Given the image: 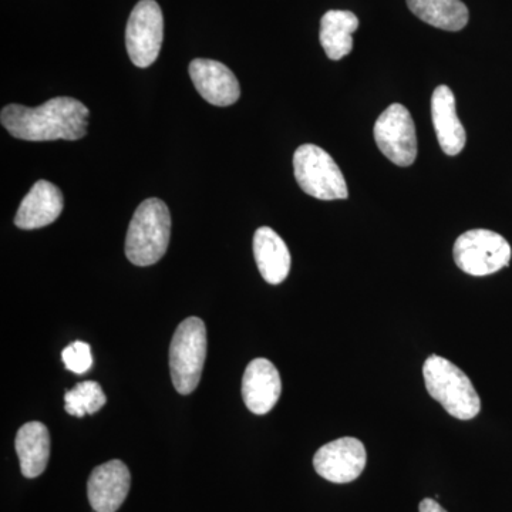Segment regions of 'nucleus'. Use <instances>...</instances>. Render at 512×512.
<instances>
[{
	"label": "nucleus",
	"instance_id": "f257e3e1",
	"mask_svg": "<svg viewBox=\"0 0 512 512\" xmlns=\"http://www.w3.org/2000/svg\"><path fill=\"white\" fill-rule=\"evenodd\" d=\"M90 111L82 101L56 97L42 106L9 104L0 114L10 136L26 141L80 140L87 134Z\"/></svg>",
	"mask_w": 512,
	"mask_h": 512
},
{
	"label": "nucleus",
	"instance_id": "f03ea898",
	"mask_svg": "<svg viewBox=\"0 0 512 512\" xmlns=\"http://www.w3.org/2000/svg\"><path fill=\"white\" fill-rule=\"evenodd\" d=\"M423 377L427 392L450 416L464 421L478 416L481 400L476 387L450 360L430 356L424 362Z\"/></svg>",
	"mask_w": 512,
	"mask_h": 512
},
{
	"label": "nucleus",
	"instance_id": "7ed1b4c3",
	"mask_svg": "<svg viewBox=\"0 0 512 512\" xmlns=\"http://www.w3.org/2000/svg\"><path fill=\"white\" fill-rule=\"evenodd\" d=\"M171 237V215L158 198L141 202L128 227L126 255L131 264H157L167 252Z\"/></svg>",
	"mask_w": 512,
	"mask_h": 512
},
{
	"label": "nucleus",
	"instance_id": "20e7f679",
	"mask_svg": "<svg viewBox=\"0 0 512 512\" xmlns=\"http://www.w3.org/2000/svg\"><path fill=\"white\" fill-rule=\"evenodd\" d=\"M207 357V329L200 318H187L175 330L170 346L171 379L180 394H190L200 383Z\"/></svg>",
	"mask_w": 512,
	"mask_h": 512
},
{
	"label": "nucleus",
	"instance_id": "39448f33",
	"mask_svg": "<svg viewBox=\"0 0 512 512\" xmlns=\"http://www.w3.org/2000/svg\"><path fill=\"white\" fill-rule=\"evenodd\" d=\"M293 171L303 192L323 201L346 200L348 185L329 153L315 144H303L293 156Z\"/></svg>",
	"mask_w": 512,
	"mask_h": 512
},
{
	"label": "nucleus",
	"instance_id": "423d86ee",
	"mask_svg": "<svg viewBox=\"0 0 512 512\" xmlns=\"http://www.w3.org/2000/svg\"><path fill=\"white\" fill-rule=\"evenodd\" d=\"M453 255L461 271L473 276H487L510 265L512 251L507 239L497 232L471 229L457 238Z\"/></svg>",
	"mask_w": 512,
	"mask_h": 512
},
{
	"label": "nucleus",
	"instance_id": "0eeeda50",
	"mask_svg": "<svg viewBox=\"0 0 512 512\" xmlns=\"http://www.w3.org/2000/svg\"><path fill=\"white\" fill-rule=\"evenodd\" d=\"M164 19L156 0H141L131 12L126 29V46L131 62L150 67L163 46Z\"/></svg>",
	"mask_w": 512,
	"mask_h": 512
},
{
	"label": "nucleus",
	"instance_id": "6e6552de",
	"mask_svg": "<svg viewBox=\"0 0 512 512\" xmlns=\"http://www.w3.org/2000/svg\"><path fill=\"white\" fill-rule=\"evenodd\" d=\"M375 140L384 156L399 167H410L417 158V134L412 114L402 104H392L375 124Z\"/></svg>",
	"mask_w": 512,
	"mask_h": 512
},
{
	"label": "nucleus",
	"instance_id": "1a4fd4ad",
	"mask_svg": "<svg viewBox=\"0 0 512 512\" xmlns=\"http://www.w3.org/2000/svg\"><path fill=\"white\" fill-rule=\"evenodd\" d=\"M367 461L366 448L355 437H342L316 451L313 467L330 483L348 484L360 477Z\"/></svg>",
	"mask_w": 512,
	"mask_h": 512
},
{
	"label": "nucleus",
	"instance_id": "9d476101",
	"mask_svg": "<svg viewBox=\"0 0 512 512\" xmlns=\"http://www.w3.org/2000/svg\"><path fill=\"white\" fill-rule=\"evenodd\" d=\"M131 476L126 464L111 460L94 468L87 483V495L96 512H116L130 491Z\"/></svg>",
	"mask_w": 512,
	"mask_h": 512
},
{
	"label": "nucleus",
	"instance_id": "9b49d317",
	"mask_svg": "<svg viewBox=\"0 0 512 512\" xmlns=\"http://www.w3.org/2000/svg\"><path fill=\"white\" fill-rule=\"evenodd\" d=\"M190 76L202 99L214 106H231L241 96V87L235 74L225 64L215 60H192Z\"/></svg>",
	"mask_w": 512,
	"mask_h": 512
},
{
	"label": "nucleus",
	"instance_id": "f8f14e48",
	"mask_svg": "<svg viewBox=\"0 0 512 512\" xmlns=\"http://www.w3.org/2000/svg\"><path fill=\"white\" fill-rule=\"evenodd\" d=\"M282 393V380L274 363L255 359L242 377V397L252 413L262 416L271 412Z\"/></svg>",
	"mask_w": 512,
	"mask_h": 512
},
{
	"label": "nucleus",
	"instance_id": "ddd939ff",
	"mask_svg": "<svg viewBox=\"0 0 512 512\" xmlns=\"http://www.w3.org/2000/svg\"><path fill=\"white\" fill-rule=\"evenodd\" d=\"M64 208L63 192L55 184L39 180L23 198L15 217L16 227L37 229L47 227L60 217Z\"/></svg>",
	"mask_w": 512,
	"mask_h": 512
},
{
	"label": "nucleus",
	"instance_id": "4468645a",
	"mask_svg": "<svg viewBox=\"0 0 512 512\" xmlns=\"http://www.w3.org/2000/svg\"><path fill=\"white\" fill-rule=\"evenodd\" d=\"M431 119L441 150L447 156H458L466 147V130L457 116L456 97L450 87L439 86L431 97Z\"/></svg>",
	"mask_w": 512,
	"mask_h": 512
},
{
	"label": "nucleus",
	"instance_id": "2eb2a0df",
	"mask_svg": "<svg viewBox=\"0 0 512 512\" xmlns=\"http://www.w3.org/2000/svg\"><path fill=\"white\" fill-rule=\"evenodd\" d=\"M254 255L262 278L268 284L279 285L291 271V252L284 239L274 229L261 227L254 235Z\"/></svg>",
	"mask_w": 512,
	"mask_h": 512
},
{
	"label": "nucleus",
	"instance_id": "dca6fc26",
	"mask_svg": "<svg viewBox=\"0 0 512 512\" xmlns=\"http://www.w3.org/2000/svg\"><path fill=\"white\" fill-rule=\"evenodd\" d=\"M16 453L20 470L26 478H36L45 473L50 457V434L45 424L30 421L16 434Z\"/></svg>",
	"mask_w": 512,
	"mask_h": 512
},
{
	"label": "nucleus",
	"instance_id": "f3484780",
	"mask_svg": "<svg viewBox=\"0 0 512 512\" xmlns=\"http://www.w3.org/2000/svg\"><path fill=\"white\" fill-rule=\"evenodd\" d=\"M359 28V19L349 10H329L320 20V45L326 56L340 60L353 49V33Z\"/></svg>",
	"mask_w": 512,
	"mask_h": 512
},
{
	"label": "nucleus",
	"instance_id": "a211bd4d",
	"mask_svg": "<svg viewBox=\"0 0 512 512\" xmlns=\"http://www.w3.org/2000/svg\"><path fill=\"white\" fill-rule=\"evenodd\" d=\"M417 18L434 28L458 32L466 28L468 9L461 0H407Z\"/></svg>",
	"mask_w": 512,
	"mask_h": 512
},
{
	"label": "nucleus",
	"instance_id": "6ab92c4d",
	"mask_svg": "<svg viewBox=\"0 0 512 512\" xmlns=\"http://www.w3.org/2000/svg\"><path fill=\"white\" fill-rule=\"evenodd\" d=\"M107 402L106 394L99 383L83 382L76 384L64 396V409L74 417H84L86 414L99 412Z\"/></svg>",
	"mask_w": 512,
	"mask_h": 512
},
{
	"label": "nucleus",
	"instance_id": "aec40b11",
	"mask_svg": "<svg viewBox=\"0 0 512 512\" xmlns=\"http://www.w3.org/2000/svg\"><path fill=\"white\" fill-rule=\"evenodd\" d=\"M62 359L64 366L69 372L76 373V375H83L89 372L90 367L93 365L92 350L87 343L77 342L70 343L62 352Z\"/></svg>",
	"mask_w": 512,
	"mask_h": 512
},
{
	"label": "nucleus",
	"instance_id": "412c9836",
	"mask_svg": "<svg viewBox=\"0 0 512 512\" xmlns=\"http://www.w3.org/2000/svg\"><path fill=\"white\" fill-rule=\"evenodd\" d=\"M420 512H447L437 501L431 500V498H426V500L421 501Z\"/></svg>",
	"mask_w": 512,
	"mask_h": 512
}]
</instances>
